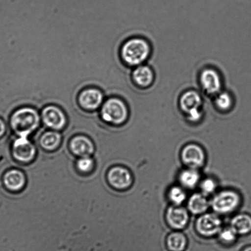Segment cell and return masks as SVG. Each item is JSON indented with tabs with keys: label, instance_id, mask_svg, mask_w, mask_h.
<instances>
[{
	"label": "cell",
	"instance_id": "16",
	"mask_svg": "<svg viewBox=\"0 0 251 251\" xmlns=\"http://www.w3.org/2000/svg\"><path fill=\"white\" fill-rule=\"evenodd\" d=\"M187 209L193 215H201L205 213L210 207V201L202 193H194L187 201Z\"/></svg>",
	"mask_w": 251,
	"mask_h": 251
},
{
	"label": "cell",
	"instance_id": "14",
	"mask_svg": "<svg viewBox=\"0 0 251 251\" xmlns=\"http://www.w3.org/2000/svg\"><path fill=\"white\" fill-rule=\"evenodd\" d=\"M131 77L134 83L140 88H148L152 84L154 74L152 69L146 65H139L133 70Z\"/></svg>",
	"mask_w": 251,
	"mask_h": 251
},
{
	"label": "cell",
	"instance_id": "21",
	"mask_svg": "<svg viewBox=\"0 0 251 251\" xmlns=\"http://www.w3.org/2000/svg\"><path fill=\"white\" fill-rule=\"evenodd\" d=\"M167 197L172 205L181 206L187 200V193L183 187L174 184L168 189Z\"/></svg>",
	"mask_w": 251,
	"mask_h": 251
},
{
	"label": "cell",
	"instance_id": "23",
	"mask_svg": "<svg viewBox=\"0 0 251 251\" xmlns=\"http://www.w3.org/2000/svg\"><path fill=\"white\" fill-rule=\"evenodd\" d=\"M217 108L222 111H228L233 104V100L227 92H221L217 96L215 100Z\"/></svg>",
	"mask_w": 251,
	"mask_h": 251
},
{
	"label": "cell",
	"instance_id": "27",
	"mask_svg": "<svg viewBox=\"0 0 251 251\" xmlns=\"http://www.w3.org/2000/svg\"><path fill=\"white\" fill-rule=\"evenodd\" d=\"M6 130V124L3 119L0 118V138L4 135Z\"/></svg>",
	"mask_w": 251,
	"mask_h": 251
},
{
	"label": "cell",
	"instance_id": "7",
	"mask_svg": "<svg viewBox=\"0 0 251 251\" xmlns=\"http://www.w3.org/2000/svg\"><path fill=\"white\" fill-rule=\"evenodd\" d=\"M104 101V96L101 89L95 87L83 89L78 94L77 103L85 111H94L101 108Z\"/></svg>",
	"mask_w": 251,
	"mask_h": 251
},
{
	"label": "cell",
	"instance_id": "28",
	"mask_svg": "<svg viewBox=\"0 0 251 251\" xmlns=\"http://www.w3.org/2000/svg\"><path fill=\"white\" fill-rule=\"evenodd\" d=\"M243 251H251V246H249V247L246 248Z\"/></svg>",
	"mask_w": 251,
	"mask_h": 251
},
{
	"label": "cell",
	"instance_id": "24",
	"mask_svg": "<svg viewBox=\"0 0 251 251\" xmlns=\"http://www.w3.org/2000/svg\"><path fill=\"white\" fill-rule=\"evenodd\" d=\"M202 194L208 197L216 192L218 188V182L212 177H207L202 180L199 184Z\"/></svg>",
	"mask_w": 251,
	"mask_h": 251
},
{
	"label": "cell",
	"instance_id": "5",
	"mask_svg": "<svg viewBox=\"0 0 251 251\" xmlns=\"http://www.w3.org/2000/svg\"><path fill=\"white\" fill-rule=\"evenodd\" d=\"M180 158L182 164L187 168L201 169L206 163L205 149L197 143H187L181 149Z\"/></svg>",
	"mask_w": 251,
	"mask_h": 251
},
{
	"label": "cell",
	"instance_id": "19",
	"mask_svg": "<svg viewBox=\"0 0 251 251\" xmlns=\"http://www.w3.org/2000/svg\"><path fill=\"white\" fill-rule=\"evenodd\" d=\"M230 226L239 235H246L251 232V216L246 213L238 214L230 221Z\"/></svg>",
	"mask_w": 251,
	"mask_h": 251
},
{
	"label": "cell",
	"instance_id": "12",
	"mask_svg": "<svg viewBox=\"0 0 251 251\" xmlns=\"http://www.w3.org/2000/svg\"><path fill=\"white\" fill-rule=\"evenodd\" d=\"M200 82L203 91L208 95H218L222 88L221 77L216 70L206 68L202 71Z\"/></svg>",
	"mask_w": 251,
	"mask_h": 251
},
{
	"label": "cell",
	"instance_id": "22",
	"mask_svg": "<svg viewBox=\"0 0 251 251\" xmlns=\"http://www.w3.org/2000/svg\"><path fill=\"white\" fill-rule=\"evenodd\" d=\"M62 141V136L57 131H47L41 136L40 145L46 150L53 151L56 150Z\"/></svg>",
	"mask_w": 251,
	"mask_h": 251
},
{
	"label": "cell",
	"instance_id": "15",
	"mask_svg": "<svg viewBox=\"0 0 251 251\" xmlns=\"http://www.w3.org/2000/svg\"><path fill=\"white\" fill-rule=\"evenodd\" d=\"M70 149L74 154L80 157H89L94 152V146L89 138L84 136H75L70 143Z\"/></svg>",
	"mask_w": 251,
	"mask_h": 251
},
{
	"label": "cell",
	"instance_id": "26",
	"mask_svg": "<svg viewBox=\"0 0 251 251\" xmlns=\"http://www.w3.org/2000/svg\"><path fill=\"white\" fill-rule=\"evenodd\" d=\"M94 162L90 157H80L77 162V167L80 172L89 173L93 170Z\"/></svg>",
	"mask_w": 251,
	"mask_h": 251
},
{
	"label": "cell",
	"instance_id": "11",
	"mask_svg": "<svg viewBox=\"0 0 251 251\" xmlns=\"http://www.w3.org/2000/svg\"><path fill=\"white\" fill-rule=\"evenodd\" d=\"M109 183L114 188L124 190L132 186L133 177L131 172L126 167H115L108 174Z\"/></svg>",
	"mask_w": 251,
	"mask_h": 251
},
{
	"label": "cell",
	"instance_id": "25",
	"mask_svg": "<svg viewBox=\"0 0 251 251\" xmlns=\"http://www.w3.org/2000/svg\"><path fill=\"white\" fill-rule=\"evenodd\" d=\"M218 235L219 240H220L222 243L230 244L235 242L238 235L230 226L222 228Z\"/></svg>",
	"mask_w": 251,
	"mask_h": 251
},
{
	"label": "cell",
	"instance_id": "6",
	"mask_svg": "<svg viewBox=\"0 0 251 251\" xmlns=\"http://www.w3.org/2000/svg\"><path fill=\"white\" fill-rule=\"evenodd\" d=\"M222 221L216 213H204L197 219L195 229L197 233L203 237L210 238L216 235L222 230Z\"/></svg>",
	"mask_w": 251,
	"mask_h": 251
},
{
	"label": "cell",
	"instance_id": "10",
	"mask_svg": "<svg viewBox=\"0 0 251 251\" xmlns=\"http://www.w3.org/2000/svg\"><path fill=\"white\" fill-rule=\"evenodd\" d=\"M13 153L18 162L29 163L35 157L36 148L28 140V136H19L13 143Z\"/></svg>",
	"mask_w": 251,
	"mask_h": 251
},
{
	"label": "cell",
	"instance_id": "18",
	"mask_svg": "<svg viewBox=\"0 0 251 251\" xmlns=\"http://www.w3.org/2000/svg\"><path fill=\"white\" fill-rule=\"evenodd\" d=\"M3 182L4 186L9 191L18 192L25 186L26 179L23 172L14 169L9 170L4 174Z\"/></svg>",
	"mask_w": 251,
	"mask_h": 251
},
{
	"label": "cell",
	"instance_id": "1",
	"mask_svg": "<svg viewBox=\"0 0 251 251\" xmlns=\"http://www.w3.org/2000/svg\"><path fill=\"white\" fill-rule=\"evenodd\" d=\"M41 116L37 109L31 106H23L11 114L10 124L18 136H29L40 126Z\"/></svg>",
	"mask_w": 251,
	"mask_h": 251
},
{
	"label": "cell",
	"instance_id": "3",
	"mask_svg": "<svg viewBox=\"0 0 251 251\" xmlns=\"http://www.w3.org/2000/svg\"><path fill=\"white\" fill-rule=\"evenodd\" d=\"M101 118L104 123L120 126L127 121L129 112L127 105L123 99L111 97L104 100L100 108Z\"/></svg>",
	"mask_w": 251,
	"mask_h": 251
},
{
	"label": "cell",
	"instance_id": "20",
	"mask_svg": "<svg viewBox=\"0 0 251 251\" xmlns=\"http://www.w3.org/2000/svg\"><path fill=\"white\" fill-rule=\"evenodd\" d=\"M187 245V236L180 231H172L166 238V245L170 251H184Z\"/></svg>",
	"mask_w": 251,
	"mask_h": 251
},
{
	"label": "cell",
	"instance_id": "4",
	"mask_svg": "<svg viewBox=\"0 0 251 251\" xmlns=\"http://www.w3.org/2000/svg\"><path fill=\"white\" fill-rule=\"evenodd\" d=\"M241 196L233 189H226L214 195L210 201V206L214 213L226 215L233 213L241 204Z\"/></svg>",
	"mask_w": 251,
	"mask_h": 251
},
{
	"label": "cell",
	"instance_id": "8",
	"mask_svg": "<svg viewBox=\"0 0 251 251\" xmlns=\"http://www.w3.org/2000/svg\"><path fill=\"white\" fill-rule=\"evenodd\" d=\"M41 118L47 127L54 130H62L67 124L64 111L55 104H48L43 108Z\"/></svg>",
	"mask_w": 251,
	"mask_h": 251
},
{
	"label": "cell",
	"instance_id": "13",
	"mask_svg": "<svg viewBox=\"0 0 251 251\" xmlns=\"http://www.w3.org/2000/svg\"><path fill=\"white\" fill-rule=\"evenodd\" d=\"M201 97L199 93L194 91L185 92L179 99L180 109L186 116L201 111Z\"/></svg>",
	"mask_w": 251,
	"mask_h": 251
},
{
	"label": "cell",
	"instance_id": "2",
	"mask_svg": "<svg viewBox=\"0 0 251 251\" xmlns=\"http://www.w3.org/2000/svg\"><path fill=\"white\" fill-rule=\"evenodd\" d=\"M151 53L148 41L141 38L128 39L122 45L120 56L123 62L129 67H136L147 60Z\"/></svg>",
	"mask_w": 251,
	"mask_h": 251
},
{
	"label": "cell",
	"instance_id": "9",
	"mask_svg": "<svg viewBox=\"0 0 251 251\" xmlns=\"http://www.w3.org/2000/svg\"><path fill=\"white\" fill-rule=\"evenodd\" d=\"M165 217L168 226L176 230L186 228L190 219L188 209L181 206H168Z\"/></svg>",
	"mask_w": 251,
	"mask_h": 251
},
{
	"label": "cell",
	"instance_id": "17",
	"mask_svg": "<svg viewBox=\"0 0 251 251\" xmlns=\"http://www.w3.org/2000/svg\"><path fill=\"white\" fill-rule=\"evenodd\" d=\"M201 179V175L198 170L191 168L182 169L177 176V181L185 189H196Z\"/></svg>",
	"mask_w": 251,
	"mask_h": 251
}]
</instances>
